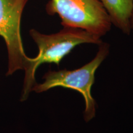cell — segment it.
<instances>
[{"label": "cell", "mask_w": 133, "mask_h": 133, "mask_svg": "<svg viewBox=\"0 0 133 133\" xmlns=\"http://www.w3.org/2000/svg\"><path fill=\"white\" fill-rule=\"evenodd\" d=\"M31 38L38 49L35 57H30L25 69L22 91L20 101H26L32 88L36 84V70L41 64H55L59 65L63 58L67 56L76 46L82 44H99L102 42L101 37L84 30L71 27H63L57 33L44 34L32 29L29 31Z\"/></svg>", "instance_id": "obj_1"}, {"label": "cell", "mask_w": 133, "mask_h": 133, "mask_svg": "<svg viewBox=\"0 0 133 133\" xmlns=\"http://www.w3.org/2000/svg\"><path fill=\"white\" fill-rule=\"evenodd\" d=\"M46 11L50 16L57 15L63 27L83 29L100 37L112 25L99 0H49Z\"/></svg>", "instance_id": "obj_3"}, {"label": "cell", "mask_w": 133, "mask_h": 133, "mask_svg": "<svg viewBox=\"0 0 133 133\" xmlns=\"http://www.w3.org/2000/svg\"><path fill=\"white\" fill-rule=\"evenodd\" d=\"M130 25H131V30L133 31V10H132V14H131V19H130Z\"/></svg>", "instance_id": "obj_6"}, {"label": "cell", "mask_w": 133, "mask_h": 133, "mask_svg": "<svg viewBox=\"0 0 133 133\" xmlns=\"http://www.w3.org/2000/svg\"><path fill=\"white\" fill-rule=\"evenodd\" d=\"M109 16L112 24L129 35L130 19L133 10V0H99Z\"/></svg>", "instance_id": "obj_5"}, {"label": "cell", "mask_w": 133, "mask_h": 133, "mask_svg": "<svg viewBox=\"0 0 133 133\" xmlns=\"http://www.w3.org/2000/svg\"><path fill=\"white\" fill-rule=\"evenodd\" d=\"M110 52V44L102 41L94 59L79 69L49 70L43 76V81L36 83L32 91L41 93L52 88L62 87L79 92L84 98L85 108L83 117L86 122L94 118L96 114L97 104L91 94V89L95 81V74Z\"/></svg>", "instance_id": "obj_2"}, {"label": "cell", "mask_w": 133, "mask_h": 133, "mask_svg": "<svg viewBox=\"0 0 133 133\" xmlns=\"http://www.w3.org/2000/svg\"><path fill=\"white\" fill-rule=\"evenodd\" d=\"M29 0H0V36L8 52L6 75L24 70L30 57L26 56L21 35V20Z\"/></svg>", "instance_id": "obj_4"}]
</instances>
